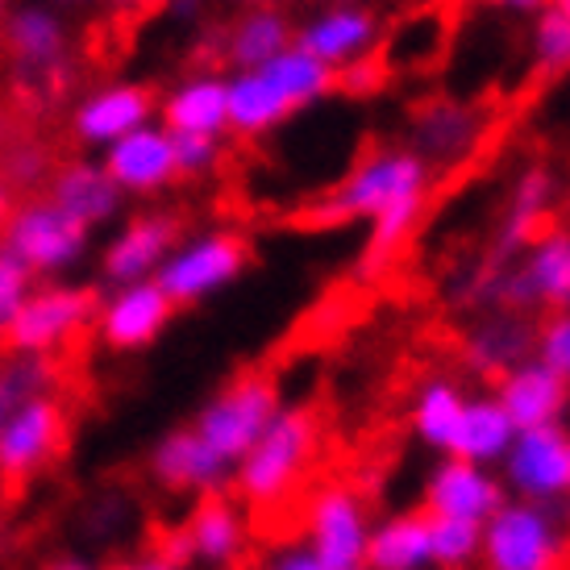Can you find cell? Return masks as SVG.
<instances>
[{"mask_svg": "<svg viewBox=\"0 0 570 570\" xmlns=\"http://www.w3.org/2000/svg\"><path fill=\"white\" fill-rule=\"evenodd\" d=\"M155 112H159V100H155V92H150L146 83H134V80L100 83V88H92V92L71 109V134H76L83 146L109 150V146L121 142L126 134L150 126Z\"/></svg>", "mask_w": 570, "mask_h": 570, "instance_id": "21", "label": "cell"}, {"mask_svg": "<svg viewBox=\"0 0 570 570\" xmlns=\"http://www.w3.org/2000/svg\"><path fill=\"white\" fill-rule=\"evenodd\" d=\"M483 138H488V112L471 100L442 96L412 117L409 150L421 155L429 167H459L483 146Z\"/></svg>", "mask_w": 570, "mask_h": 570, "instance_id": "18", "label": "cell"}, {"mask_svg": "<svg viewBox=\"0 0 570 570\" xmlns=\"http://www.w3.org/2000/svg\"><path fill=\"white\" fill-rule=\"evenodd\" d=\"M495 404L504 409V416L521 429H541L567 421L570 412V383L567 375H558L554 366L541 358L538 350L521 358L517 366H508L504 375L491 387Z\"/></svg>", "mask_w": 570, "mask_h": 570, "instance_id": "20", "label": "cell"}, {"mask_svg": "<svg viewBox=\"0 0 570 570\" xmlns=\"http://www.w3.org/2000/svg\"><path fill=\"white\" fill-rule=\"evenodd\" d=\"M167 4V13L179 17V21H191V17L205 9V0H163Z\"/></svg>", "mask_w": 570, "mask_h": 570, "instance_id": "43", "label": "cell"}, {"mask_svg": "<svg viewBox=\"0 0 570 570\" xmlns=\"http://www.w3.org/2000/svg\"><path fill=\"white\" fill-rule=\"evenodd\" d=\"M175 317V304L163 296L155 279L126 287H109V296L96 304L92 333L109 354H142L159 342Z\"/></svg>", "mask_w": 570, "mask_h": 570, "instance_id": "14", "label": "cell"}, {"mask_svg": "<svg viewBox=\"0 0 570 570\" xmlns=\"http://www.w3.org/2000/svg\"><path fill=\"white\" fill-rule=\"evenodd\" d=\"M495 475L504 483L508 500L570 512V425L558 421V425L521 429Z\"/></svg>", "mask_w": 570, "mask_h": 570, "instance_id": "12", "label": "cell"}, {"mask_svg": "<svg viewBox=\"0 0 570 570\" xmlns=\"http://www.w3.org/2000/svg\"><path fill=\"white\" fill-rule=\"evenodd\" d=\"M550 208H554V179H550V171H541V167L524 171L517 179L512 196H508V208L504 217H500V229H495V254H500V263L517 258L529 242L538 238V229Z\"/></svg>", "mask_w": 570, "mask_h": 570, "instance_id": "30", "label": "cell"}, {"mask_svg": "<svg viewBox=\"0 0 570 570\" xmlns=\"http://www.w3.org/2000/svg\"><path fill=\"white\" fill-rule=\"evenodd\" d=\"M279 409H284L279 383L271 380L267 371H242L191 412L188 429L213 454H222L229 466H238V459L258 442V433L275 421Z\"/></svg>", "mask_w": 570, "mask_h": 570, "instance_id": "6", "label": "cell"}, {"mask_svg": "<svg viewBox=\"0 0 570 570\" xmlns=\"http://www.w3.org/2000/svg\"><path fill=\"white\" fill-rule=\"evenodd\" d=\"M366 570H433L429 517L421 508H404L375 521L366 541Z\"/></svg>", "mask_w": 570, "mask_h": 570, "instance_id": "28", "label": "cell"}, {"mask_svg": "<svg viewBox=\"0 0 570 570\" xmlns=\"http://www.w3.org/2000/svg\"><path fill=\"white\" fill-rule=\"evenodd\" d=\"M529 50H533V63H538L541 71H550V76L570 71V26L554 9H541V13L533 17Z\"/></svg>", "mask_w": 570, "mask_h": 570, "instance_id": "35", "label": "cell"}, {"mask_svg": "<svg viewBox=\"0 0 570 570\" xmlns=\"http://www.w3.org/2000/svg\"><path fill=\"white\" fill-rule=\"evenodd\" d=\"M9 208H13V191L0 184V225H4V217H9Z\"/></svg>", "mask_w": 570, "mask_h": 570, "instance_id": "45", "label": "cell"}, {"mask_svg": "<svg viewBox=\"0 0 570 570\" xmlns=\"http://www.w3.org/2000/svg\"><path fill=\"white\" fill-rule=\"evenodd\" d=\"M0 30H4V50H9V59L17 63L21 76L59 83L71 33H67V21L50 4H21L13 13H4Z\"/></svg>", "mask_w": 570, "mask_h": 570, "instance_id": "23", "label": "cell"}, {"mask_svg": "<svg viewBox=\"0 0 570 570\" xmlns=\"http://www.w3.org/2000/svg\"><path fill=\"white\" fill-rule=\"evenodd\" d=\"M479 570H570V512L504 500L483 524Z\"/></svg>", "mask_w": 570, "mask_h": 570, "instance_id": "4", "label": "cell"}, {"mask_svg": "<svg viewBox=\"0 0 570 570\" xmlns=\"http://www.w3.org/2000/svg\"><path fill=\"white\" fill-rule=\"evenodd\" d=\"M42 570H100V567H96V562H88V558L67 554V558H55V562H47Z\"/></svg>", "mask_w": 570, "mask_h": 570, "instance_id": "44", "label": "cell"}, {"mask_svg": "<svg viewBox=\"0 0 570 570\" xmlns=\"http://www.w3.org/2000/svg\"><path fill=\"white\" fill-rule=\"evenodd\" d=\"M0 250L13 254L33 275V284H47V279L71 275L88 258L92 229L67 217L50 196H26V200H13L0 225Z\"/></svg>", "mask_w": 570, "mask_h": 570, "instance_id": "5", "label": "cell"}, {"mask_svg": "<svg viewBox=\"0 0 570 570\" xmlns=\"http://www.w3.org/2000/svg\"><path fill=\"white\" fill-rule=\"evenodd\" d=\"M333 88H337V76H333L330 67L317 63L308 50L292 42L271 63L225 76L229 129L238 138H267L271 129L287 126L296 112L313 109Z\"/></svg>", "mask_w": 570, "mask_h": 570, "instance_id": "2", "label": "cell"}, {"mask_svg": "<svg viewBox=\"0 0 570 570\" xmlns=\"http://www.w3.org/2000/svg\"><path fill=\"white\" fill-rule=\"evenodd\" d=\"M508 491L491 466H475L462 459H438L421 479V512L433 521L488 524L491 512L504 504Z\"/></svg>", "mask_w": 570, "mask_h": 570, "instance_id": "16", "label": "cell"}, {"mask_svg": "<svg viewBox=\"0 0 570 570\" xmlns=\"http://www.w3.org/2000/svg\"><path fill=\"white\" fill-rule=\"evenodd\" d=\"M100 167L109 171V179L117 184L121 196H155V191L171 188L179 179L175 167V138L159 121L134 129L121 142H112L100 155Z\"/></svg>", "mask_w": 570, "mask_h": 570, "instance_id": "22", "label": "cell"}, {"mask_svg": "<svg viewBox=\"0 0 570 570\" xmlns=\"http://www.w3.org/2000/svg\"><path fill=\"white\" fill-rule=\"evenodd\" d=\"M50 4H83V0H50Z\"/></svg>", "mask_w": 570, "mask_h": 570, "instance_id": "50", "label": "cell"}, {"mask_svg": "<svg viewBox=\"0 0 570 570\" xmlns=\"http://www.w3.org/2000/svg\"><path fill=\"white\" fill-rule=\"evenodd\" d=\"M466 396H471V392H466L459 380H450V375H429V380L412 392V404H409L412 438L425 445V450H433L438 459L450 450V438H454V425H459Z\"/></svg>", "mask_w": 570, "mask_h": 570, "instance_id": "31", "label": "cell"}, {"mask_svg": "<svg viewBox=\"0 0 570 570\" xmlns=\"http://www.w3.org/2000/svg\"><path fill=\"white\" fill-rule=\"evenodd\" d=\"M112 9H129V13H134V9H146V4H150V0H109Z\"/></svg>", "mask_w": 570, "mask_h": 570, "instance_id": "46", "label": "cell"}, {"mask_svg": "<svg viewBox=\"0 0 570 570\" xmlns=\"http://www.w3.org/2000/svg\"><path fill=\"white\" fill-rule=\"evenodd\" d=\"M250 541H254L250 512H246L229 491H217V495L191 500V508L184 512V521L163 538L159 554L188 570L191 567L234 570L242 558L250 554Z\"/></svg>", "mask_w": 570, "mask_h": 570, "instance_id": "9", "label": "cell"}, {"mask_svg": "<svg viewBox=\"0 0 570 570\" xmlns=\"http://www.w3.org/2000/svg\"><path fill=\"white\" fill-rule=\"evenodd\" d=\"M238 4H246V9H254V4H267V0H238Z\"/></svg>", "mask_w": 570, "mask_h": 570, "instance_id": "49", "label": "cell"}, {"mask_svg": "<svg viewBox=\"0 0 570 570\" xmlns=\"http://www.w3.org/2000/svg\"><path fill=\"white\" fill-rule=\"evenodd\" d=\"M317 459L321 416L308 404H284L275 412V421L258 433V442L238 459L229 495L246 512H271L304 488V479L313 475Z\"/></svg>", "mask_w": 570, "mask_h": 570, "instance_id": "1", "label": "cell"}, {"mask_svg": "<svg viewBox=\"0 0 570 570\" xmlns=\"http://www.w3.org/2000/svg\"><path fill=\"white\" fill-rule=\"evenodd\" d=\"M383 80V67L375 59H366V63H354L346 71H337V83L346 88V92H375Z\"/></svg>", "mask_w": 570, "mask_h": 570, "instance_id": "40", "label": "cell"}, {"mask_svg": "<svg viewBox=\"0 0 570 570\" xmlns=\"http://www.w3.org/2000/svg\"><path fill=\"white\" fill-rule=\"evenodd\" d=\"M491 9H504V13H533L538 17L541 9H550V0H483Z\"/></svg>", "mask_w": 570, "mask_h": 570, "instance_id": "42", "label": "cell"}, {"mask_svg": "<svg viewBox=\"0 0 570 570\" xmlns=\"http://www.w3.org/2000/svg\"><path fill=\"white\" fill-rule=\"evenodd\" d=\"M495 308L504 313H529V308H570V234L567 229H546L529 242L508 267H500L483 284Z\"/></svg>", "mask_w": 570, "mask_h": 570, "instance_id": "10", "label": "cell"}, {"mask_svg": "<svg viewBox=\"0 0 570 570\" xmlns=\"http://www.w3.org/2000/svg\"><path fill=\"white\" fill-rule=\"evenodd\" d=\"M363 570H366V567H363Z\"/></svg>", "mask_w": 570, "mask_h": 570, "instance_id": "52", "label": "cell"}, {"mask_svg": "<svg viewBox=\"0 0 570 570\" xmlns=\"http://www.w3.org/2000/svg\"><path fill=\"white\" fill-rule=\"evenodd\" d=\"M292 42H296L292 17L279 13L275 4H254L225 30V59L234 63V71H254L275 55H284Z\"/></svg>", "mask_w": 570, "mask_h": 570, "instance_id": "29", "label": "cell"}, {"mask_svg": "<svg viewBox=\"0 0 570 570\" xmlns=\"http://www.w3.org/2000/svg\"><path fill=\"white\" fill-rule=\"evenodd\" d=\"M538 354L570 383V308L550 313V321L538 330Z\"/></svg>", "mask_w": 570, "mask_h": 570, "instance_id": "38", "label": "cell"}, {"mask_svg": "<svg viewBox=\"0 0 570 570\" xmlns=\"http://www.w3.org/2000/svg\"><path fill=\"white\" fill-rule=\"evenodd\" d=\"M71 442V409L59 392L17 404L0 429V483L26 488L63 459Z\"/></svg>", "mask_w": 570, "mask_h": 570, "instance_id": "11", "label": "cell"}, {"mask_svg": "<svg viewBox=\"0 0 570 570\" xmlns=\"http://www.w3.org/2000/svg\"><path fill=\"white\" fill-rule=\"evenodd\" d=\"M112 570H188V567H179L171 558H163L159 550H150V554H134L126 562H117Z\"/></svg>", "mask_w": 570, "mask_h": 570, "instance_id": "41", "label": "cell"}, {"mask_svg": "<svg viewBox=\"0 0 570 570\" xmlns=\"http://www.w3.org/2000/svg\"><path fill=\"white\" fill-rule=\"evenodd\" d=\"M479 541H483V524L433 521V517H429V554H433V570H479Z\"/></svg>", "mask_w": 570, "mask_h": 570, "instance_id": "33", "label": "cell"}, {"mask_svg": "<svg viewBox=\"0 0 570 570\" xmlns=\"http://www.w3.org/2000/svg\"><path fill=\"white\" fill-rule=\"evenodd\" d=\"M517 438V425L504 416V409L495 404L491 392H479V396H466L462 404V416L454 425V438H450V450L442 459H462L475 462V466H500L508 454V445Z\"/></svg>", "mask_w": 570, "mask_h": 570, "instance_id": "27", "label": "cell"}, {"mask_svg": "<svg viewBox=\"0 0 570 570\" xmlns=\"http://www.w3.org/2000/svg\"><path fill=\"white\" fill-rule=\"evenodd\" d=\"M175 242H179V222H175L171 213H134L105 242V250H100V279L109 287L155 279Z\"/></svg>", "mask_w": 570, "mask_h": 570, "instance_id": "19", "label": "cell"}, {"mask_svg": "<svg viewBox=\"0 0 570 570\" xmlns=\"http://www.w3.org/2000/svg\"><path fill=\"white\" fill-rule=\"evenodd\" d=\"M30 287H33L30 271L21 267L13 254L0 250V333L9 330V321L17 317V308L30 296Z\"/></svg>", "mask_w": 570, "mask_h": 570, "instance_id": "37", "label": "cell"}, {"mask_svg": "<svg viewBox=\"0 0 570 570\" xmlns=\"http://www.w3.org/2000/svg\"><path fill=\"white\" fill-rule=\"evenodd\" d=\"M47 392H59V366L50 358H26V354L0 358V429L13 416L17 404L47 396Z\"/></svg>", "mask_w": 570, "mask_h": 570, "instance_id": "32", "label": "cell"}, {"mask_svg": "<svg viewBox=\"0 0 570 570\" xmlns=\"http://www.w3.org/2000/svg\"><path fill=\"white\" fill-rule=\"evenodd\" d=\"M4 146H9V121H4V112H0V155H4Z\"/></svg>", "mask_w": 570, "mask_h": 570, "instance_id": "48", "label": "cell"}, {"mask_svg": "<svg viewBox=\"0 0 570 570\" xmlns=\"http://www.w3.org/2000/svg\"><path fill=\"white\" fill-rule=\"evenodd\" d=\"M371 529L375 517L366 512V500L346 483H325L304 500L301 546L325 570H363Z\"/></svg>", "mask_w": 570, "mask_h": 570, "instance_id": "13", "label": "cell"}, {"mask_svg": "<svg viewBox=\"0 0 570 570\" xmlns=\"http://www.w3.org/2000/svg\"><path fill=\"white\" fill-rule=\"evenodd\" d=\"M217 163H222V138H196V134L175 138V167H179V175L200 179V175L217 171Z\"/></svg>", "mask_w": 570, "mask_h": 570, "instance_id": "36", "label": "cell"}, {"mask_svg": "<svg viewBox=\"0 0 570 570\" xmlns=\"http://www.w3.org/2000/svg\"><path fill=\"white\" fill-rule=\"evenodd\" d=\"M159 126L167 134H196V138H225L229 129V96L225 76L217 71H196L179 80L159 105Z\"/></svg>", "mask_w": 570, "mask_h": 570, "instance_id": "24", "label": "cell"}, {"mask_svg": "<svg viewBox=\"0 0 570 570\" xmlns=\"http://www.w3.org/2000/svg\"><path fill=\"white\" fill-rule=\"evenodd\" d=\"M96 304H100V296L83 284H67V279L33 284L30 296L21 301L17 317L9 321V330L0 337H4L9 354L50 358L55 363L63 350H71L83 333L92 330Z\"/></svg>", "mask_w": 570, "mask_h": 570, "instance_id": "7", "label": "cell"}, {"mask_svg": "<svg viewBox=\"0 0 570 570\" xmlns=\"http://www.w3.org/2000/svg\"><path fill=\"white\" fill-rule=\"evenodd\" d=\"M4 13H9V9H4V0H0V21H4Z\"/></svg>", "mask_w": 570, "mask_h": 570, "instance_id": "51", "label": "cell"}, {"mask_svg": "<svg viewBox=\"0 0 570 570\" xmlns=\"http://www.w3.org/2000/svg\"><path fill=\"white\" fill-rule=\"evenodd\" d=\"M380 38H383V26L375 9H366L358 0H333V4L317 9L296 30V47L308 50L317 63H325L337 76L346 67L375 59Z\"/></svg>", "mask_w": 570, "mask_h": 570, "instance_id": "17", "label": "cell"}, {"mask_svg": "<svg viewBox=\"0 0 570 570\" xmlns=\"http://www.w3.org/2000/svg\"><path fill=\"white\" fill-rule=\"evenodd\" d=\"M533 350H538V330L529 325V317L495 308L483 321H475L471 333L462 337V363L483 380H500L508 366L529 358Z\"/></svg>", "mask_w": 570, "mask_h": 570, "instance_id": "25", "label": "cell"}, {"mask_svg": "<svg viewBox=\"0 0 570 570\" xmlns=\"http://www.w3.org/2000/svg\"><path fill=\"white\" fill-rule=\"evenodd\" d=\"M246 267H250V242L238 229H200L175 242L155 284L175 308H196L238 284Z\"/></svg>", "mask_w": 570, "mask_h": 570, "instance_id": "8", "label": "cell"}, {"mask_svg": "<svg viewBox=\"0 0 570 570\" xmlns=\"http://www.w3.org/2000/svg\"><path fill=\"white\" fill-rule=\"evenodd\" d=\"M433 167L421 155H412L409 146H383L354 163L330 196H321L313 205L317 225H350V222H380L383 213L404 205H425Z\"/></svg>", "mask_w": 570, "mask_h": 570, "instance_id": "3", "label": "cell"}, {"mask_svg": "<svg viewBox=\"0 0 570 570\" xmlns=\"http://www.w3.org/2000/svg\"><path fill=\"white\" fill-rule=\"evenodd\" d=\"M146 479H150L163 495L200 500V495L229 491L234 466H229L222 454H213L188 425H175L150 445V454H146Z\"/></svg>", "mask_w": 570, "mask_h": 570, "instance_id": "15", "label": "cell"}, {"mask_svg": "<svg viewBox=\"0 0 570 570\" xmlns=\"http://www.w3.org/2000/svg\"><path fill=\"white\" fill-rule=\"evenodd\" d=\"M550 9H554V13L570 26V0H550Z\"/></svg>", "mask_w": 570, "mask_h": 570, "instance_id": "47", "label": "cell"}, {"mask_svg": "<svg viewBox=\"0 0 570 570\" xmlns=\"http://www.w3.org/2000/svg\"><path fill=\"white\" fill-rule=\"evenodd\" d=\"M258 570H325V567L304 550L301 541H287V546H279V550H271Z\"/></svg>", "mask_w": 570, "mask_h": 570, "instance_id": "39", "label": "cell"}, {"mask_svg": "<svg viewBox=\"0 0 570 570\" xmlns=\"http://www.w3.org/2000/svg\"><path fill=\"white\" fill-rule=\"evenodd\" d=\"M50 175H55V163H50V150L38 142H13L4 146V155H0V184L13 191H33L38 184H50Z\"/></svg>", "mask_w": 570, "mask_h": 570, "instance_id": "34", "label": "cell"}, {"mask_svg": "<svg viewBox=\"0 0 570 570\" xmlns=\"http://www.w3.org/2000/svg\"><path fill=\"white\" fill-rule=\"evenodd\" d=\"M47 196L63 208L67 217H76L88 229L109 225L121 213V200H126L109 179V171L100 167V159H71L63 167H55Z\"/></svg>", "mask_w": 570, "mask_h": 570, "instance_id": "26", "label": "cell"}]
</instances>
